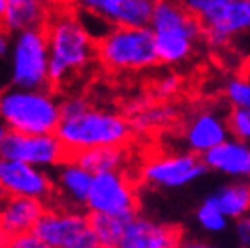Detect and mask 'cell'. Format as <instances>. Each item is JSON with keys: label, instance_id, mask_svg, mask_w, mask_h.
Segmentation results:
<instances>
[{"label": "cell", "instance_id": "obj_1", "mask_svg": "<svg viewBox=\"0 0 250 248\" xmlns=\"http://www.w3.org/2000/svg\"><path fill=\"white\" fill-rule=\"evenodd\" d=\"M48 87L59 91L96 61V41L75 9H53L44 23Z\"/></svg>", "mask_w": 250, "mask_h": 248}, {"label": "cell", "instance_id": "obj_2", "mask_svg": "<svg viewBox=\"0 0 250 248\" xmlns=\"http://www.w3.org/2000/svg\"><path fill=\"white\" fill-rule=\"evenodd\" d=\"M55 135L71 158L87 149L126 147L133 129L126 115L91 105L78 114L61 117Z\"/></svg>", "mask_w": 250, "mask_h": 248}, {"label": "cell", "instance_id": "obj_3", "mask_svg": "<svg viewBox=\"0 0 250 248\" xmlns=\"http://www.w3.org/2000/svg\"><path fill=\"white\" fill-rule=\"evenodd\" d=\"M0 123L9 133H55L61 123V98L50 87H5L0 91Z\"/></svg>", "mask_w": 250, "mask_h": 248}, {"label": "cell", "instance_id": "obj_4", "mask_svg": "<svg viewBox=\"0 0 250 248\" xmlns=\"http://www.w3.org/2000/svg\"><path fill=\"white\" fill-rule=\"evenodd\" d=\"M160 64H178L190 57L201 23L176 0H154L149 25Z\"/></svg>", "mask_w": 250, "mask_h": 248}, {"label": "cell", "instance_id": "obj_5", "mask_svg": "<svg viewBox=\"0 0 250 248\" xmlns=\"http://www.w3.org/2000/svg\"><path fill=\"white\" fill-rule=\"evenodd\" d=\"M96 59L114 73H139L160 64L149 27L108 29L96 39Z\"/></svg>", "mask_w": 250, "mask_h": 248}, {"label": "cell", "instance_id": "obj_6", "mask_svg": "<svg viewBox=\"0 0 250 248\" xmlns=\"http://www.w3.org/2000/svg\"><path fill=\"white\" fill-rule=\"evenodd\" d=\"M11 85L20 89L48 87V44L44 29L15 34L9 46Z\"/></svg>", "mask_w": 250, "mask_h": 248}, {"label": "cell", "instance_id": "obj_7", "mask_svg": "<svg viewBox=\"0 0 250 248\" xmlns=\"http://www.w3.org/2000/svg\"><path fill=\"white\" fill-rule=\"evenodd\" d=\"M32 232L50 248H98L89 215L82 209L46 206Z\"/></svg>", "mask_w": 250, "mask_h": 248}, {"label": "cell", "instance_id": "obj_8", "mask_svg": "<svg viewBox=\"0 0 250 248\" xmlns=\"http://www.w3.org/2000/svg\"><path fill=\"white\" fill-rule=\"evenodd\" d=\"M139 211V195L135 183L125 170L94 174L85 202L87 215L135 216Z\"/></svg>", "mask_w": 250, "mask_h": 248}, {"label": "cell", "instance_id": "obj_9", "mask_svg": "<svg viewBox=\"0 0 250 248\" xmlns=\"http://www.w3.org/2000/svg\"><path fill=\"white\" fill-rule=\"evenodd\" d=\"M208 172L199 154H162L153 156L140 167V179L147 186L174 190L197 181Z\"/></svg>", "mask_w": 250, "mask_h": 248}, {"label": "cell", "instance_id": "obj_10", "mask_svg": "<svg viewBox=\"0 0 250 248\" xmlns=\"http://www.w3.org/2000/svg\"><path fill=\"white\" fill-rule=\"evenodd\" d=\"M0 156L23 162L27 165L38 168H55L62 162H66L67 153L55 133L48 135H21L7 133Z\"/></svg>", "mask_w": 250, "mask_h": 248}, {"label": "cell", "instance_id": "obj_11", "mask_svg": "<svg viewBox=\"0 0 250 248\" xmlns=\"http://www.w3.org/2000/svg\"><path fill=\"white\" fill-rule=\"evenodd\" d=\"M0 186L7 197L36 199L46 206L53 202L52 174L23 162L0 156Z\"/></svg>", "mask_w": 250, "mask_h": 248}, {"label": "cell", "instance_id": "obj_12", "mask_svg": "<svg viewBox=\"0 0 250 248\" xmlns=\"http://www.w3.org/2000/svg\"><path fill=\"white\" fill-rule=\"evenodd\" d=\"M77 13L105 21L108 27H147L154 0H73Z\"/></svg>", "mask_w": 250, "mask_h": 248}, {"label": "cell", "instance_id": "obj_13", "mask_svg": "<svg viewBox=\"0 0 250 248\" xmlns=\"http://www.w3.org/2000/svg\"><path fill=\"white\" fill-rule=\"evenodd\" d=\"M199 20L202 36L209 46L222 48L236 34L250 29V0H234L202 15Z\"/></svg>", "mask_w": 250, "mask_h": 248}, {"label": "cell", "instance_id": "obj_14", "mask_svg": "<svg viewBox=\"0 0 250 248\" xmlns=\"http://www.w3.org/2000/svg\"><path fill=\"white\" fill-rule=\"evenodd\" d=\"M53 177V202L52 206L69 207V209L85 211V202L91 190L92 174L78 165L75 160L67 158L66 162L55 167Z\"/></svg>", "mask_w": 250, "mask_h": 248}, {"label": "cell", "instance_id": "obj_15", "mask_svg": "<svg viewBox=\"0 0 250 248\" xmlns=\"http://www.w3.org/2000/svg\"><path fill=\"white\" fill-rule=\"evenodd\" d=\"M181 239L176 225L137 215L126 224L116 248H172Z\"/></svg>", "mask_w": 250, "mask_h": 248}, {"label": "cell", "instance_id": "obj_16", "mask_svg": "<svg viewBox=\"0 0 250 248\" xmlns=\"http://www.w3.org/2000/svg\"><path fill=\"white\" fill-rule=\"evenodd\" d=\"M44 209L46 204L36 199L7 197L0 209V232L5 239L32 232Z\"/></svg>", "mask_w": 250, "mask_h": 248}, {"label": "cell", "instance_id": "obj_17", "mask_svg": "<svg viewBox=\"0 0 250 248\" xmlns=\"http://www.w3.org/2000/svg\"><path fill=\"white\" fill-rule=\"evenodd\" d=\"M227 123L211 110L199 112L185 129V140L193 154H204L209 149L227 142Z\"/></svg>", "mask_w": 250, "mask_h": 248}, {"label": "cell", "instance_id": "obj_18", "mask_svg": "<svg viewBox=\"0 0 250 248\" xmlns=\"http://www.w3.org/2000/svg\"><path fill=\"white\" fill-rule=\"evenodd\" d=\"M208 168L224 172L227 176L250 181V147L243 142H224L202 154Z\"/></svg>", "mask_w": 250, "mask_h": 248}, {"label": "cell", "instance_id": "obj_19", "mask_svg": "<svg viewBox=\"0 0 250 248\" xmlns=\"http://www.w3.org/2000/svg\"><path fill=\"white\" fill-rule=\"evenodd\" d=\"M50 0H7L2 29L18 34L29 29H43L50 15Z\"/></svg>", "mask_w": 250, "mask_h": 248}, {"label": "cell", "instance_id": "obj_20", "mask_svg": "<svg viewBox=\"0 0 250 248\" xmlns=\"http://www.w3.org/2000/svg\"><path fill=\"white\" fill-rule=\"evenodd\" d=\"M208 199L227 220H238L250 213V181H236L220 186Z\"/></svg>", "mask_w": 250, "mask_h": 248}, {"label": "cell", "instance_id": "obj_21", "mask_svg": "<svg viewBox=\"0 0 250 248\" xmlns=\"http://www.w3.org/2000/svg\"><path fill=\"white\" fill-rule=\"evenodd\" d=\"M128 158L130 154L126 147H96L73 154L71 160H75L78 165H82L94 176L101 172L125 170Z\"/></svg>", "mask_w": 250, "mask_h": 248}, {"label": "cell", "instance_id": "obj_22", "mask_svg": "<svg viewBox=\"0 0 250 248\" xmlns=\"http://www.w3.org/2000/svg\"><path fill=\"white\" fill-rule=\"evenodd\" d=\"M131 218L133 216L89 215V224H91V230L96 238L98 248H116L126 229V224Z\"/></svg>", "mask_w": 250, "mask_h": 248}, {"label": "cell", "instance_id": "obj_23", "mask_svg": "<svg viewBox=\"0 0 250 248\" xmlns=\"http://www.w3.org/2000/svg\"><path fill=\"white\" fill-rule=\"evenodd\" d=\"M197 222L206 232H211V234H218V232H222V230H226L227 224H229V220L222 215V211L218 209L217 206L213 204L208 197H206V201L199 206Z\"/></svg>", "mask_w": 250, "mask_h": 248}, {"label": "cell", "instance_id": "obj_24", "mask_svg": "<svg viewBox=\"0 0 250 248\" xmlns=\"http://www.w3.org/2000/svg\"><path fill=\"white\" fill-rule=\"evenodd\" d=\"M227 129L245 144L250 140V108H234L227 115Z\"/></svg>", "mask_w": 250, "mask_h": 248}, {"label": "cell", "instance_id": "obj_25", "mask_svg": "<svg viewBox=\"0 0 250 248\" xmlns=\"http://www.w3.org/2000/svg\"><path fill=\"white\" fill-rule=\"evenodd\" d=\"M227 100L234 108H250V82L234 78L227 83Z\"/></svg>", "mask_w": 250, "mask_h": 248}, {"label": "cell", "instance_id": "obj_26", "mask_svg": "<svg viewBox=\"0 0 250 248\" xmlns=\"http://www.w3.org/2000/svg\"><path fill=\"white\" fill-rule=\"evenodd\" d=\"M179 87H181V78L178 75H167V77L160 78L158 82H154L153 85V100H168V98L178 94Z\"/></svg>", "mask_w": 250, "mask_h": 248}, {"label": "cell", "instance_id": "obj_27", "mask_svg": "<svg viewBox=\"0 0 250 248\" xmlns=\"http://www.w3.org/2000/svg\"><path fill=\"white\" fill-rule=\"evenodd\" d=\"M231 2H234V0H179V4L195 18H201L202 15H206L209 11L217 9L220 5L231 4Z\"/></svg>", "mask_w": 250, "mask_h": 248}, {"label": "cell", "instance_id": "obj_28", "mask_svg": "<svg viewBox=\"0 0 250 248\" xmlns=\"http://www.w3.org/2000/svg\"><path fill=\"white\" fill-rule=\"evenodd\" d=\"M5 248H50V247H46L34 232H27V234H21V236H16L13 239H7Z\"/></svg>", "mask_w": 250, "mask_h": 248}, {"label": "cell", "instance_id": "obj_29", "mask_svg": "<svg viewBox=\"0 0 250 248\" xmlns=\"http://www.w3.org/2000/svg\"><path fill=\"white\" fill-rule=\"evenodd\" d=\"M234 232L240 248H250V213L236 220Z\"/></svg>", "mask_w": 250, "mask_h": 248}, {"label": "cell", "instance_id": "obj_30", "mask_svg": "<svg viewBox=\"0 0 250 248\" xmlns=\"http://www.w3.org/2000/svg\"><path fill=\"white\" fill-rule=\"evenodd\" d=\"M9 46H11V34L5 29L0 27V59L7 57V53H9Z\"/></svg>", "mask_w": 250, "mask_h": 248}, {"label": "cell", "instance_id": "obj_31", "mask_svg": "<svg viewBox=\"0 0 250 248\" xmlns=\"http://www.w3.org/2000/svg\"><path fill=\"white\" fill-rule=\"evenodd\" d=\"M172 248H213V247L204 243V241H195V239H179Z\"/></svg>", "mask_w": 250, "mask_h": 248}, {"label": "cell", "instance_id": "obj_32", "mask_svg": "<svg viewBox=\"0 0 250 248\" xmlns=\"http://www.w3.org/2000/svg\"><path fill=\"white\" fill-rule=\"evenodd\" d=\"M5 9H7V0H0V27H2V21H4Z\"/></svg>", "mask_w": 250, "mask_h": 248}, {"label": "cell", "instance_id": "obj_33", "mask_svg": "<svg viewBox=\"0 0 250 248\" xmlns=\"http://www.w3.org/2000/svg\"><path fill=\"white\" fill-rule=\"evenodd\" d=\"M7 133H9V131H7V128H5L4 124L0 123V147H2V144H4L5 137H7Z\"/></svg>", "mask_w": 250, "mask_h": 248}, {"label": "cell", "instance_id": "obj_34", "mask_svg": "<svg viewBox=\"0 0 250 248\" xmlns=\"http://www.w3.org/2000/svg\"><path fill=\"white\" fill-rule=\"evenodd\" d=\"M5 201H7V195H5V191L2 190V186H0V209H2V206H4Z\"/></svg>", "mask_w": 250, "mask_h": 248}, {"label": "cell", "instance_id": "obj_35", "mask_svg": "<svg viewBox=\"0 0 250 248\" xmlns=\"http://www.w3.org/2000/svg\"><path fill=\"white\" fill-rule=\"evenodd\" d=\"M5 243H7V239L2 236V232H0V248H5Z\"/></svg>", "mask_w": 250, "mask_h": 248}]
</instances>
